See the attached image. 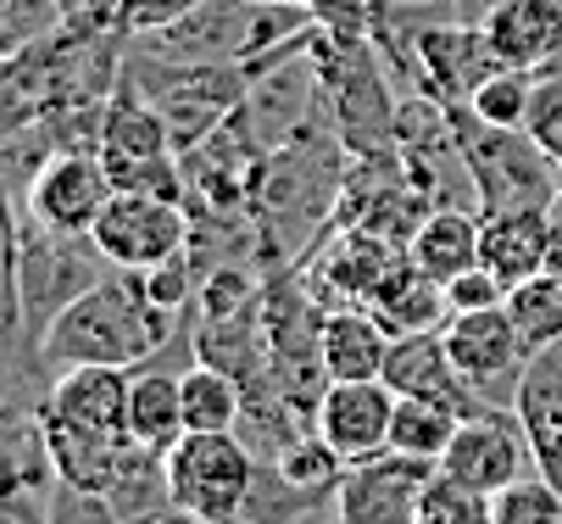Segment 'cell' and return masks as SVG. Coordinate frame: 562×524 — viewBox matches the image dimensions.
<instances>
[{
  "label": "cell",
  "instance_id": "1",
  "mask_svg": "<svg viewBox=\"0 0 562 524\" xmlns=\"http://www.w3.org/2000/svg\"><path fill=\"white\" fill-rule=\"evenodd\" d=\"M173 319L145 290L139 268H106L78 302L40 335V368H78V363H117L139 368L173 341Z\"/></svg>",
  "mask_w": 562,
  "mask_h": 524
},
{
  "label": "cell",
  "instance_id": "2",
  "mask_svg": "<svg viewBox=\"0 0 562 524\" xmlns=\"http://www.w3.org/2000/svg\"><path fill=\"white\" fill-rule=\"evenodd\" d=\"M106 252L95 246V235H67L50 230L34 212L12 207V235H7V335L12 346H23L40 335L85 296L95 279H106Z\"/></svg>",
  "mask_w": 562,
  "mask_h": 524
},
{
  "label": "cell",
  "instance_id": "3",
  "mask_svg": "<svg viewBox=\"0 0 562 524\" xmlns=\"http://www.w3.org/2000/svg\"><path fill=\"white\" fill-rule=\"evenodd\" d=\"M312 67L317 85H324V101L335 112V134L351 157H390L401 152V101L384 90V56L373 45H351L335 40L312 23Z\"/></svg>",
  "mask_w": 562,
  "mask_h": 524
},
{
  "label": "cell",
  "instance_id": "4",
  "mask_svg": "<svg viewBox=\"0 0 562 524\" xmlns=\"http://www.w3.org/2000/svg\"><path fill=\"white\" fill-rule=\"evenodd\" d=\"M457 123V145L468 157L479 212L496 207H557L562 201V168L529 129H496L485 118H473L468 107H446Z\"/></svg>",
  "mask_w": 562,
  "mask_h": 524
},
{
  "label": "cell",
  "instance_id": "5",
  "mask_svg": "<svg viewBox=\"0 0 562 524\" xmlns=\"http://www.w3.org/2000/svg\"><path fill=\"white\" fill-rule=\"evenodd\" d=\"M168 480H173V502L206 524H228L239 519L257 480V453L246 446L239 430H184L168 446Z\"/></svg>",
  "mask_w": 562,
  "mask_h": 524
},
{
  "label": "cell",
  "instance_id": "6",
  "mask_svg": "<svg viewBox=\"0 0 562 524\" xmlns=\"http://www.w3.org/2000/svg\"><path fill=\"white\" fill-rule=\"evenodd\" d=\"M446 352L457 363V374L473 386V397L485 402V408H507L518 402V380H524V368H529V346L502 308H485V313H451L446 319Z\"/></svg>",
  "mask_w": 562,
  "mask_h": 524
},
{
  "label": "cell",
  "instance_id": "7",
  "mask_svg": "<svg viewBox=\"0 0 562 524\" xmlns=\"http://www.w3.org/2000/svg\"><path fill=\"white\" fill-rule=\"evenodd\" d=\"M95 246L112 268H156L190 252V207L168 196H128L112 190L106 212L95 218Z\"/></svg>",
  "mask_w": 562,
  "mask_h": 524
},
{
  "label": "cell",
  "instance_id": "8",
  "mask_svg": "<svg viewBox=\"0 0 562 524\" xmlns=\"http://www.w3.org/2000/svg\"><path fill=\"white\" fill-rule=\"evenodd\" d=\"M435 475L440 464H424L407 453H373L346 469L335 491V524H413Z\"/></svg>",
  "mask_w": 562,
  "mask_h": 524
},
{
  "label": "cell",
  "instance_id": "9",
  "mask_svg": "<svg viewBox=\"0 0 562 524\" xmlns=\"http://www.w3.org/2000/svg\"><path fill=\"white\" fill-rule=\"evenodd\" d=\"M529 458H535V453H529V435H524L518 413H507V408H479V413H468V419L457 424L446 458H440V475H451V480H462V486H473V491L496 497V491H507L513 480L529 475Z\"/></svg>",
  "mask_w": 562,
  "mask_h": 524
},
{
  "label": "cell",
  "instance_id": "10",
  "mask_svg": "<svg viewBox=\"0 0 562 524\" xmlns=\"http://www.w3.org/2000/svg\"><path fill=\"white\" fill-rule=\"evenodd\" d=\"M112 201V174H106V157L101 152H61L45 163V174L34 179V190L12 207L34 212L50 230H67V235H90L95 218L106 212Z\"/></svg>",
  "mask_w": 562,
  "mask_h": 524
},
{
  "label": "cell",
  "instance_id": "11",
  "mask_svg": "<svg viewBox=\"0 0 562 524\" xmlns=\"http://www.w3.org/2000/svg\"><path fill=\"white\" fill-rule=\"evenodd\" d=\"M390 424H395V391L384 380H329L324 402H317V435L346 464L390 453Z\"/></svg>",
  "mask_w": 562,
  "mask_h": 524
},
{
  "label": "cell",
  "instance_id": "12",
  "mask_svg": "<svg viewBox=\"0 0 562 524\" xmlns=\"http://www.w3.org/2000/svg\"><path fill=\"white\" fill-rule=\"evenodd\" d=\"M128 391H134V368L78 363V368H56L50 391L34 408L78 430H128Z\"/></svg>",
  "mask_w": 562,
  "mask_h": 524
},
{
  "label": "cell",
  "instance_id": "13",
  "mask_svg": "<svg viewBox=\"0 0 562 524\" xmlns=\"http://www.w3.org/2000/svg\"><path fill=\"white\" fill-rule=\"evenodd\" d=\"M384 386L395 397H424V402H440L451 413H479L485 402L473 397V386L457 374L451 352H446V335L440 330H418V335H395L390 346V363H384Z\"/></svg>",
  "mask_w": 562,
  "mask_h": 524
},
{
  "label": "cell",
  "instance_id": "14",
  "mask_svg": "<svg viewBox=\"0 0 562 524\" xmlns=\"http://www.w3.org/2000/svg\"><path fill=\"white\" fill-rule=\"evenodd\" d=\"M551 230L557 218L551 207H496L479 212V263L507 279V290L518 279H535L540 268H551Z\"/></svg>",
  "mask_w": 562,
  "mask_h": 524
},
{
  "label": "cell",
  "instance_id": "15",
  "mask_svg": "<svg viewBox=\"0 0 562 524\" xmlns=\"http://www.w3.org/2000/svg\"><path fill=\"white\" fill-rule=\"evenodd\" d=\"M524 435H529V453L535 469L562 480V341L529 352V368L518 380V402H513Z\"/></svg>",
  "mask_w": 562,
  "mask_h": 524
},
{
  "label": "cell",
  "instance_id": "16",
  "mask_svg": "<svg viewBox=\"0 0 562 524\" xmlns=\"http://www.w3.org/2000/svg\"><path fill=\"white\" fill-rule=\"evenodd\" d=\"M195 363H212L223 374H234L239 386L262 380L273 368V335H268V308L262 290L251 296L246 308H234L223 319H201L195 324Z\"/></svg>",
  "mask_w": 562,
  "mask_h": 524
},
{
  "label": "cell",
  "instance_id": "17",
  "mask_svg": "<svg viewBox=\"0 0 562 524\" xmlns=\"http://www.w3.org/2000/svg\"><path fill=\"white\" fill-rule=\"evenodd\" d=\"M390 346L395 335L368 302L324 313V330H317V357H324L329 380H384Z\"/></svg>",
  "mask_w": 562,
  "mask_h": 524
},
{
  "label": "cell",
  "instance_id": "18",
  "mask_svg": "<svg viewBox=\"0 0 562 524\" xmlns=\"http://www.w3.org/2000/svg\"><path fill=\"white\" fill-rule=\"evenodd\" d=\"M479 29H485V40L507 67H524L540 79V67L562 40V0H491Z\"/></svg>",
  "mask_w": 562,
  "mask_h": 524
},
{
  "label": "cell",
  "instance_id": "19",
  "mask_svg": "<svg viewBox=\"0 0 562 524\" xmlns=\"http://www.w3.org/2000/svg\"><path fill=\"white\" fill-rule=\"evenodd\" d=\"M407 257H413V268H424V274L440 279V285L457 279L462 268L479 263V218H473L468 207H435L418 230H413Z\"/></svg>",
  "mask_w": 562,
  "mask_h": 524
},
{
  "label": "cell",
  "instance_id": "20",
  "mask_svg": "<svg viewBox=\"0 0 562 524\" xmlns=\"http://www.w3.org/2000/svg\"><path fill=\"white\" fill-rule=\"evenodd\" d=\"M384 324H390V335H418V330H446V319H451V302H446V285L440 279H429L424 268H413V257L401 263L390 279H384V290L368 302Z\"/></svg>",
  "mask_w": 562,
  "mask_h": 524
},
{
  "label": "cell",
  "instance_id": "21",
  "mask_svg": "<svg viewBox=\"0 0 562 524\" xmlns=\"http://www.w3.org/2000/svg\"><path fill=\"white\" fill-rule=\"evenodd\" d=\"M128 435L168 453V446L184 435V391L179 374L162 368H134V391H128Z\"/></svg>",
  "mask_w": 562,
  "mask_h": 524
},
{
  "label": "cell",
  "instance_id": "22",
  "mask_svg": "<svg viewBox=\"0 0 562 524\" xmlns=\"http://www.w3.org/2000/svg\"><path fill=\"white\" fill-rule=\"evenodd\" d=\"M112 497V508L123 513V524H145V519H162V513H173L179 502H173V480H168V453H156V446H134L128 453V464H123V475H117V486L106 491Z\"/></svg>",
  "mask_w": 562,
  "mask_h": 524
},
{
  "label": "cell",
  "instance_id": "23",
  "mask_svg": "<svg viewBox=\"0 0 562 524\" xmlns=\"http://www.w3.org/2000/svg\"><path fill=\"white\" fill-rule=\"evenodd\" d=\"M317 508H335V491L301 486L279 464L257 458V480H251V497H246V508H239V519L246 524H312Z\"/></svg>",
  "mask_w": 562,
  "mask_h": 524
},
{
  "label": "cell",
  "instance_id": "24",
  "mask_svg": "<svg viewBox=\"0 0 562 524\" xmlns=\"http://www.w3.org/2000/svg\"><path fill=\"white\" fill-rule=\"evenodd\" d=\"M184 391V430H239V413H246V386L234 374L195 363L190 374H179Z\"/></svg>",
  "mask_w": 562,
  "mask_h": 524
},
{
  "label": "cell",
  "instance_id": "25",
  "mask_svg": "<svg viewBox=\"0 0 562 524\" xmlns=\"http://www.w3.org/2000/svg\"><path fill=\"white\" fill-rule=\"evenodd\" d=\"M462 413L440 408V402H424V397H395V424H390V453H407V458H424V464H440L446 446L457 435Z\"/></svg>",
  "mask_w": 562,
  "mask_h": 524
},
{
  "label": "cell",
  "instance_id": "26",
  "mask_svg": "<svg viewBox=\"0 0 562 524\" xmlns=\"http://www.w3.org/2000/svg\"><path fill=\"white\" fill-rule=\"evenodd\" d=\"M507 313H513V324H518V335H524L529 352L562 341V274L557 268H540L535 279H518L507 290Z\"/></svg>",
  "mask_w": 562,
  "mask_h": 524
},
{
  "label": "cell",
  "instance_id": "27",
  "mask_svg": "<svg viewBox=\"0 0 562 524\" xmlns=\"http://www.w3.org/2000/svg\"><path fill=\"white\" fill-rule=\"evenodd\" d=\"M535 85H540L535 73H524V67H502V73H491V79L473 90L468 112H473V118H485V123H496V129H529Z\"/></svg>",
  "mask_w": 562,
  "mask_h": 524
},
{
  "label": "cell",
  "instance_id": "28",
  "mask_svg": "<svg viewBox=\"0 0 562 524\" xmlns=\"http://www.w3.org/2000/svg\"><path fill=\"white\" fill-rule=\"evenodd\" d=\"M491 524H562V486L551 475H524L491 497Z\"/></svg>",
  "mask_w": 562,
  "mask_h": 524
},
{
  "label": "cell",
  "instance_id": "29",
  "mask_svg": "<svg viewBox=\"0 0 562 524\" xmlns=\"http://www.w3.org/2000/svg\"><path fill=\"white\" fill-rule=\"evenodd\" d=\"M312 23L335 34V40H351V45H373L379 29L390 23L395 0H306Z\"/></svg>",
  "mask_w": 562,
  "mask_h": 524
},
{
  "label": "cell",
  "instance_id": "30",
  "mask_svg": "<svg viewBox=\"0 0 562 524\" xmlns=\"http://www.w3.org/2000/svg\"><path fill=\"white\" fill-rule=\"evenodd\" d=\"M413 524H491V497L451 480V475H435Z\"/></svg>",
  "mask_w": 562,
  "mask_h": 524
},
{
  "label": "cell",
  "instance_id": "31",
  "mask_svg": "<svg viewBox=\"0 0 562 524\" xmlns=\"http://www.w3.org/2000/svg\"><path fill=\"white\" fill-rule=\"evenodd\" d=\"M0 23H7V51L23 56L29 45L50 40L67 23V0H7V7H0Z\"/></svg>",
  "mask_w": 562,
  "mask_h": 524
},
{
  "label": "cell",
  "instance_id": "32",
  "mask_svg": "<svg viewBox=\"0 0 562 524\" xmlns=\"http://www.w3.org/2000/svg\"><path fill=\"white\" fill-rule=\"evenodd\" d=\"M45 524H123V513L112 508L106 491L56 480V486L45 491Z\"/></svg>",
  "mask_w": 562,
  "mask_h": 524
},
{
  "label": "cell",
  "instance_id": "33",
  "mask_svg": "<svg viewBox=\"0 0 562 524\" xmlns=\"http://www.w3.org/2000/svg\"><path fill=\"white\" fill-rule=\"evenodd\" d=\"M195 7H206V0H112V29L123 40H139V34H156V29L190 18Z\"/></svg>",
  "mask_w": 562,
  "mask_h": 524
},
{
  "label": "cell",
  "instance_id": "34",
  "mask_svg": "<svg viewBox=\"0 0 562 524\" xmlns=\"http://www.w3.org/2000/svg\"><path fill=\"white\" fill-rule=\"evenodd\" d=\"M446 302H451V313H485V308H502V302H507V279L491 274L485 263H473V268H462L457 279H446Z\"/></svg>",
  "mask_w": 562,
  "mask_h": 524
},
{
  "label": "cell",
  "instance_id": "35",
  "mask_svg": "<svg viewBox=\"0 0 562 524\" xmlns=\"http://www.w3.org/2000/svg\"><path fill=\"white\" fill-rule=\"evenodd\" d=\"M529 134L546 145V152H551V163L562 168V79H540V85H535Z\"/></svg>",
  "mask_w": 562,
  "mask_h": 524
},
{
  "label": "cell",
  "instance_id": "36",
  "mask_svg": "<svg viewBox=\"0 0 562 524\" xmlns=\"http://www.w3.org/2000/svg\"><path fill=\"white\" fill-rule=\"evenodd\" d=\"M45 491L34 486H7V508H0V524H45Z\"/></svg>",
  "mask_w": 562,
  "mask_h": 524
},
{
  "label": "cell",
  "instance_id": "37",
  "mask_svg": "<svg viewBox=\"0 0 562 524\" xmlns=\"http://www.w3.org/2000/svg\"><path fill=\"white\" fill-rule=\"evenodd\" d=\"M145 524H206V519H195V513L173 508V513H162V519H145Z\"/></svg>",
  "mask_w": 562,
  "mask_h": 524
},
{
  "label": "cell",
  "instance_id": "38",
  "mask_svg": "<svg viewBox=\"0 0 562 524\" xmlns=\"http://www.w3.org/2000/svg\"><path fill=\"white\" fill-rule=\"evenodd\" d=\"M540 79H562V40H557V51H551V62L540 67Z\"/></svg>",
  "mask_w": 562,
  "mask_h": 524
},
{
  "label": "cell",
  "instance_id": "39",
  "mask_svg": "<svg viewBox=\"0 0 562 524\" xmlns=\"http://www.w3.org/2000/svg\"><path fill=\"white\" fill-rule=\"evenodd\" d=\"M268 7H306V0H268Z\"/></svg>",
  "mask_w": 562,
  "mask_h": 524
},
{
  "label": "cell",
  "instance_id": "40",
  "mask_svg": "<svg viewBox=\"0 0 562 524\" xmlns=\"http://www.w3.org/2000/svg\"><path fill=\"white\" fill-rule=\"evenodd\" d=\"M228 524H246V519H228Z\"/></svg>",
  "mask_w": 562,
  "mask_h": 524
}]
</instances>
